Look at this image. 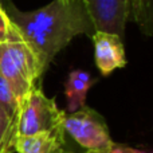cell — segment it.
Wrapping results in <instances>:
<instances>
[{"label":"cell","mask_w":153,"mask_h":153,"mask_svg":"<svg viewBox=\"0 0 153 153\" xmlns=\"http://www.w3.org/2000/svg\"><path fill=\"white\" fill-rule=\"evenodd\" d=\"M102 153H148V152H144L143 149H137V148H133V146L117 144L113 149H110L108 152H102Z\"/></svg>","instance_id":"4fadbf2b"},{"label":"cell","mask_w":153,"mask_h":153,"mask_svg":"<svg viewBox=\"0 0 153 153\" xmlns=\"http://www.w3.org/2000/svg\"><path fill=\"white\" fill-rule=\"evenodd\" d=\"M5 11L43 71L74 38L95 31L83 0H53L34 11H22L11 4Z\"/></svg>","instance_id":"6da1fadb"},{"label":"cell","mask_w":153,"mask_h":153,"mask_svg":"<svg viewBox=\"0 0 153 153\" xmlns=\"http://www.w3.org/2000/svg\"><path fill=\"white\" fill-rule=\"evenodd\" d=\"M90 36L94 45L95 66L101 75L108 76L114 70L124 69L126 66L122 36L106 31H94Z\"/></svg>","instance_id":"8992f818"},{"label":"cell","mask_w":153,"mask_h":153,"mask_svg":"<svg viewBox=\"0 0 153 153\" xmlns=\"http://www.w3.org/2000/svg\"><path fill=\"white\" fill-rule=\"evenodd\" d=\"M95 31L124 36L129 22V0H85Z\"/></svg>","instance_id":"5b68a950"},{"label":"cell","mask_w":153,"mask_h":153,"mask_svg":"<svg viewBox=\"0 0 153 153\" xmlns=\"http://www.w3.org/2000/svg\"><path fill=\"white\" fill-rule=\"evenodd\" d=\"M11 4H13L12 3V0H0V5H1L4 10H7L8 7H10Z\"/></svg>","instance_id":"5bb4252c"},{"label":"cell","mask_w":153,"mask_h":153,"mask_svg":"<svg viewBox=\"0 0 153 153\" xmlns=\"http://www.w3.org/2000/svg\"><path fill=\"white\" fill-rule=\"evenodd\" d=\"M0 105L8 111L12 117L18 118L19 116V102L16 100L10 85L0 74Z\"/></svg>","instance_id":"7c38bea8"},{"label":"cell","mask_w":153,"mask_h":153,"mask_svg":"<svg viewBox=\"0 0 153 153\" xmlns=\"http://www.w3.org/2000/svg\"><path fill=\"white\" fill-rule=\"evenodd\" d=\"M16 153H67L66 133L63 128L51 132L18 136L15 141Z\"/></svg>","instance_id":"52a82bcc"},{"label":"cell","mask_w":153,"mask_h":153,"mask_svg":"<svg viewBox=\"0 0 153 153\" xmlns=\"http://www.w3.org/2000/svg\"><path fill=\"white\" fill-rule=\"evenodd\" d=\"M66 111L61 110L53 98H48L38 86L23 100L19 106L18 136L61 129Z\"/></svg>","instance_id":"277c9868"},{"label":"cell","mask_w":153,"mask_h":153,"mask_svg":"<svg viewBox=\"0 0 153 153\" xmlns=\"http://www.w3.org/2000/svg\"><path fill=\"white\" fill-rule=\"evenodd\" d=\"M97 78L83 70H73L69 73L65 81V95L67 101V111L73 113L78 109L86 106V95Z\"/></svg>","instance_id":"ba28073f"},{"label":"cell","mask_w":153,"mask_h":153,"mask_svg":"<svg viewBox=\"0 0 153 153\" xmlns=\"http://www.w3.org/2000/svg\"><path fill=\"white\" fill-rule=\"evenodd\" d=\"M62 126L65 133L69 134L85 153L108 152L117 145L111 138L105 118L97 110L87 106L73 113H66Z\"/></svg>","instance_id":"3957f363"},{"label":"cell","mask_w":153,"mask_h":153,"mask_svg":"<svg viewBox=\"0 0 153 153\" xmlns=\"http://www.w3.org/2000/svg\"><path fill=\"white\" fill-rule=\"evenodd\" d=\"M67 153H70V152H67Z\"/></svg>","instance_id":"9a60e30c"},{"label":"cell","mask_w":153,"mask_h":153,"mask_svg":"<svg viewBox=\"0 0 153 153\" xmlns=\"http://www.w3.org/2000/svg\"><path fill=\"white\" fill-rule=\"evenodd\" d=\"M129 20H133L141 32L151 36L153 32V0H129Z\"/></svg>","instance_id":"9c48e42d"},{"label":"cell","mask_w":153,"mask_h":153,"mask_svg":"<svg viewBox=\"0 0 153 153\" xmlns=\"http://www.w3.org/2000/svg\"><path fill=\"white\" fill-rule=\"evenodd\" d=\"M18 138V118L12 117L0 105V153L15 152Z\"/></svg>","instance_id":"30bf717a"},{"label":"cell","mask_w":153,"mask_h":153,"mask_svg":"<svg viewBox=\"0 0 153 153\" xmlns=\"http://www.w3.org/2000/svg\"><path fill=\"white\" fill-rule=\"evenodd\" d=\"M22 40L23 38L19 30L12 23L7 11L0 5V46L11 42H22Z\"/></svg>","instance_id":"8fae6325"},{"label":"cell","mask_w":153,"mask_h":153,"mask_svg":"<svg viewBox=\"0 0 153 153\" xmlns=\"http://www.w3.org/2000/svg\"><path fill=\"white\" fill-rule=\"evenodd\" d=\"M83 1H85V0H83Z\"/></svg>","instance_id":"2e32d148"},{"label":"cell","mask_w":153,"mask_h":153,"mask_svg":"<svg viewBox=\"0 0 153 153\" xmlns=\"http://www.w3.org/2000/svg\"><path fill=\"white\" fill-rule=\"evenodd\" d=\"M0 74L10 85L20 106L24 98L40 86L45 71L34 51L22 40L0 46Z\"/></svg>","instance_id":"7a4b0ae2"}]
</instances>
